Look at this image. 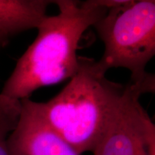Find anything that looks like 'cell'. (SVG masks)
<instances>
[{
  "label": "cell",
  "instance_id": "277c9868",
  "mask_svg": "<svg viewBox=\"0 0 155 155\" xmlns=\"http://www.w3.org/2000/svg\"><path fill=\"white\" fill-rule=\"evenodd\" d=\"M143 94L126 85L93 155H155V127L139 102Z\"/></svg>",
  "mask_w": 155,
  "mask_h": 155
},
{
  "label": "cell",
  "instance_id": "5b68a950",
  "mask_svg": "<svg viewBox=\"0 0 155 155\" xmlns=\"http://www.w3.org/2000/svg\"><path fill=\"white\" fill-rule=\"evenodd\" d=\"M7 145L10 155H80L48 124L30 98L20 101L18 121Z\"/></svg>",
  "mask_w": 155,
  "mask_h": 155
},
{
  "label": "cell",
  "instance_id": "8992f818",
  "mask_svg": "<svg viewBox=\"0 0 155 155\" xmlns=\"http://www.w3.org/2000/svg\"><path fill=\"white\" fill-rule=\"evenodd\" d=\"M50 0H0V37H10L38 28L47 16Z\"/></svg>",
  "mask_w": 155,
  "mask_h": 155
},
{
  "label": "cell",
  "instance_id": "7a4b0ae2",
  "mask_svg": "<svg viewBox=\"0 0 155 155\" xmlns=\"http://www.w3.org/2000/svg\"><path fill=\"white\" fill-rule=\"evenodd\" d=\"M98 62L78 57V68L60 93L36 102L48 124L79 154L94 150L124 91L106 77Z\"/></svg>",
  "mask_w": 155,
  "mask_h": 155
},
{
  "label": "cell",
  "instance_id": "52a82bcc",
  "mask_svg": "<svg viewBox=\"0 0 155 155\" xmlns=\"http://www.w3.org/2000/svg\"><path fill=\"white\" fill-rule=\"evenodd\" d=\"M19 113L20 101L0 94V155H10L7 139L17 124Z\"/></svg>",
  "mask_w": 155,
  "mask_h": 155
},
{
  "label": "cell",
  "instance_id": "3957f363",
  "mask_svg": "<svg viewBox=\"0 0 155 155\" xmlns=\"http://www.w3.org/2000/svg\"><path fill=\"white\" fill-rule=\"evenodd\" d=\"M104 45L98 61L107 72L123 68L131 72V84L144 94L154 92V75L146 67L155 55V2L129 0L108 9L94 25Z\"/></svg>",
  "mask_w": 155,
  "mask_h": 155
},
{
  "label": "cell",
  "instance_id": "6da1fadb",
  "mask_svg": "<svg viewBox=\"0 0 155 155\" xmlns=\"http://www.w3.org/2000/svg\"><path fill=\"white\" fill-rule=\"evenodd\" d=\"M58 13L47 15L38 35L17 61L0 94L21 101L42 87L71 79L78 68V48L86 31L107 12L88 0H55Z\"/></svg>",
  "mask_w": 155,
  "mask_h": 155
},
{
  "label": "cell",
  "instance_id": "ba28073f",
  "mask_svg": "<svg viewBox=\"0 0 155 155\" xmlns=\"http://www.w3.org/2000/svg\"><path fill=\"white\" fill-rule=\"evenodd\" d=\"M7 41L8 40H6V39L2 38V37H0V48H1L2 46H4V45L5 43H7Z\"/></svg>",
  "mask_w": 155,
  "mask_h": 155
}]
</instances>
